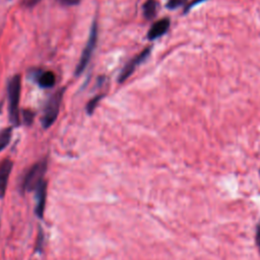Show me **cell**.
I'll return each mask as SVG.
<instances>
[{"label":"cell","instance_id":"obj_1","mask_svg":"<svg viewBox=\"0 0 260 260\" xmlns=\"http://www.w3.org/2000/svg\"><path fill=\"white\" fill-rule=\"evenodd\" d=\"M21 91L20 75H14L8 84V105L9 116L13 126H18L20 123L19 118V99Z\"/></svg>","mask_w":260,"mask_h":260},{"label":"cell","instance_id":"obj_2","mask_svg":"<svg viewBox=\"0 0 260 260\" xmlns=\"http://www.w3.org/2000/svg\"><path fill=\"white\" fill-rule=\"evenodd\" d=\"M47 170V162L45 160L35 164L24 177L22 188L25 191H36V189L44 182V175Z\"/></svg>","mask_w":260,"mask_h":260},{"label":"cell","instance_id":"obj_3","mask_svg":"<svg viewBox=\"0 0 260 260\" xmlns=\"http://www.w3.org/2000/svg\"><path fill=\"white\" fill-rule=\"evenodd\" d=\"M64 90H60L56 92L48 101V103L45 106L44 115L42 117V125L44 128H49L58 117L60 105L62 102Z\"/></svg>","mask_w":260,"mask_h":260},{"label":"cell","instance_id":"obj_4","mask_svg":"<svg viewBox=\"0 0 260 260\" xmlns=\"http://www.w3.org/2000/svg\"><path fill=\"white\" fill-rule=\"evenodd\" d=\"M97 40H98V27H97V23L94 22L92 30H91V34H90V38L88 40V43L85 45L84 50L82 51V55L79 59V63L76 66V71L75 74L79 75L86 67V65L89 64L92 54L96 48L97 45Z\"/></svg>","mask_w":260,"mask_h":260},{"label":"cell","instance_id":"obj_5","mask_svg":"<svg viewBox=\"0 0 260 260\" xmlns=\"http://www.w3.org/2000/svg\"><path fill=\"white\" fill-rule=\"evenodd\" d=\"M150 53H151V48L149 47V48H147V49H144L142 52H140L137 56H135L133 59H131L130 62H129L127 65H125V67H124L123 70L121 71V73H120V75H119V77H118L119 82L125 81V80L133 73V71L135 70V68H136L140 63H142L144 60H146V59L148 58Z\"/></svg>","mask_w":260,"mask_h":260},{"label":"cell","instance_id":"obj_6","mask_svg":"<svg viewBox=\"0 0 260 260\" xmlns=\"http://www.w3.org/2000/svg\"><path fill=\"white\" fill-rule=\"evenodd\" d=\"M12 166L13 164L10 160H4L0 163V198L5 194Z\"/></svg>","mask_w":260,"mask_h":260},{"label":"cell","instance_id":"obj_7","mask_svg":"<svg viewBox=\"0 0 260 260\" xmlns=\"http://www.w3.org/2000/svg\"><path fill=\"white\" fill-rule=\"evenodd\" d=\"M170 27V19L169 18H162L155 22L152 27L150 28V31L148 33V38L149 40H155L163 36L164 34L167 33Z\"/></svg>","mask_w":260,"mask_h":260},{"label":"cell","instance_id":"obj_8","mask_svg":"<svg viewBox=\"0 0 260 260\" xmlns=\"http://www.w3.org/2000/svg\"><path fill=\"white\" fill-rule=\"evenodd\" d=\"M46 191H47V183L44 181L37 189H36V215L39 218H43L44 211H45V202H46Z\"/></svg>","mask_w":260,"mask_h":260},{"label":"cell","instance_id":"obj_9","mask_svg":"<svg viewBox=\"0 0 260 260\" xmlns=\"http://www.w3.org/2000/svg\"><path fill=\"white\" fill-rule=\"evenodd\" d=\"M158 2L157 0H147L143 4V14L147 19H153L157 15Z\"/></svg>","mask_w":260,"mask_h":260},{"label":"cell","instance_id":"obj_10","mask_svg":"<svg viewBox=\"0 0 260 260\" xmlns=\"http://www.w3.org/2000/svg\"><path fill=\"white\" fill-rule=\"evenodd\" d=\"M55 81L56 77L52 71H45L38 77V83L42 88H52Z\"/></svg>","mask_w":260,"mask_h":260},{"label":"cell","instance_id":"obj_11","mask_svg":"<svg viewBox=\"0 0 260 260\" xmlns=\"http://www.w3.org/2000/svg\"><path fill=\"white\" fill-rule=\"evenodd\" d=\"M12 135V128L8 127L0 131V152L4 150L10 142Z\"/></svg>","mask_w":260,"mask_h":260},{"label":"cell","instance_id":"obj_12","mask_svg":"<svg viewBox=\"0 0 260 260\" xmlns=\"http://www.w3.org/2000/svg\"><path fill=\"white\" fill-rule=\"evenodd\" d=\"M102 98H103L102 95L96 96L94 99H92V100L88 103V105H86V112H88V114L91 115V114L94 113V111H95L97 105L99 104V102H100V100H101Z\"/></svg>","mask_w":260,"mask_h":260},{"label":"cell","instance_id":"obj_13","mask_svg":"<svg viewBox=\"0 0 260 260\" xmlns=\"http://www.w3.org/2000/svg\"><path fill=\"white\" fill-rule=\"evenodd\" d=\"M22 119L26 125H31L34 120V113L31 110H23L22 111Z\"/></svg>","mask_w":260,"mask_h":260},{"label":"cell","instance_id":"obj_14","mask_svg":"<svg viewBox=\"0 0 260 260\" xmlns=\"http://www.w3.org/2000/svg\"><path fill=\"white\" fill-rule=\"evenodd\" d=\"M187 2V0H169L167 3V7L169 9H176Z\"/></svg>","mask_w":260,"mask_h":260},{"label":"cell","instance_id":"obj_15","mask_svg":"<svg viewBox=\"0 0 260 260\" xmlns=\"http://www.w3.org/2000/svg\"><path fill=\"white\" fill-rule=\"evenodd\" d=\"M58 1L63 5H76L80 2V0H58Z\"/></svg>","mask_w":260,"mask_h":260},{"label":"cell","instance_id":"obj_16","mask_svg":"<svg viewBox=\"0 0 260 260\" xmlns=\"http://www.w3.org/2000/svg\"><path fill=\"white\" fill-rule=\"evenodd\" d=\"M39 2H40V0H23V4L28 7H32Z\"/></svg>","mask_w":260,"mask_h":260},{"label":"cell","instance_id":"obj_17","mask_svg":"<svg viewBox=\"0 0 260 260\" xmlns=\"http://www.w3.org/2000/svg\"><path fill=\"white\" fill-rule=\"evenodd\" d=\"M204 1H207V0H193V1L189 4V5H187V7L185 8V12L186 11H188L190 8H192L193 6H195V5H197V4H199L200 2H204Z\"/></svg>","mask_w":260,"mask_h":260},{"label":"cell","instance_id":"obj_18","mask_svg":"<svg viewBox=\"0 0 260 260\" xmlns=\"http://www.w3.org/2000/svg\"><path fill=\"white\" fill-rule=\"evenodd\" d=\"M42 243H43V233H42V231L40 230L39 236H38V242H37V250L42 249Z\"/></svg>","mask_w":260,"mask_h":260},{"label":"cell","instance_id":"obj_19","mask_svg":"<svg viewBox=\"0 0 260 260\" xmlns=\"http://www.w3.org/2000/svg\"><path fill=\"white\" fill-rule=\"evenodd\" d=\"M256 243H257V246H258V249L260 252V225H258L257 229H256Z\"/></svg>","mask_w":260,"mask_h":260}]
</instances>
